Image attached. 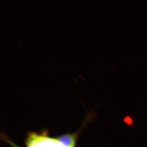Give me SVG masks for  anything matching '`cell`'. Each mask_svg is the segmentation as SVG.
<instances>
[{"label": "cell", "mask_w": 147, "mask_h": 147, "mask_svg": "<svg viewBox=\"0 0 147 147\" xmlns=\"http://www.w3.org/2000/svg\"><path fill=\"white\" fill-rule=\"evenodd\" d=\"M78 134L68 133L58 137H51L47 130L30 131L27 134L24 147H76ZM3 140L13 147H21L3 135Z\"/></svg>", "instance_id": "obj_1"}, {"label": "cell", "mask_w": 147, "mask_h": 147, "mask_svg": "<svg viewBox=\"0 0 147 147\" xmlns=\"http://www.w3.org/2000/svg\"><path fill=\"white\" fill-rule=\"evenodd\" d=\"M123 121L128 126H132L134 124V121H133V119L129 116H125L123 118Z\"/></svg>", "instance_id": "obj_2"}]
</instances>
